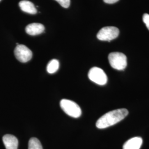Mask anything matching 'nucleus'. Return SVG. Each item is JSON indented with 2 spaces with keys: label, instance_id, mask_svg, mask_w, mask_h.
I'll use <instances>...</instances> for the list:
<instances>
[{
  "label": "nucleus",
  "instance_id": "nucleus-1",
  "mask_svg": "<svg viewBox=\"0 0 149 149\" xmlns=\"http://www.w3.org/2000/svg\"><path fill=\"white\" fill-rule=\"evenodd\" d=\"M128 111L125 108L118 109L107 113L97 121L96 127L98 129L109 127L120 122L128 115Z\"/></svg>",
  "mask_w": 149,
  "mask_h": 149
},
{
  "label": "nucleus",
  "instance_id": "nucleus-2",
  "mask_svg": "<svg viewBox=\"0 0 149 149\" xmlns=\"http://www.w3.org/2000/svg\"><path fill=\"white\" fill-rule=\"evenodd\" d=\"M60 107L66 114L71 117H80L82 113L80 106L74 102L69 100H62L60 103Z\"/></svg>",
  "mask_w": 149,
  "mask_h": 149
},
{
  "label": "nucleus",
  "instance_id": "nucleus-3",
  "mask_svg": "<svg viewBox=\"0 0 149 149\" xmlns=\"http://www.w3.org/2000/svg\"><path fill=\"white\" fill-rule=\"evenodd\" d=\"M109 64L112 68L117 70H123L127 66V56L122 53L113 52L108 55Z\"/></svg>",
  "mask_w": 149,
  "mask_h": 149
},
{
  "label": "nucleus",
  "instance_id": "nucleus-4",
  "mask_svg": "<svg viewBox=\"0 0 149 149\" xmlns=\"http://www.w3.org/2000/svg\"><path fill=\"white\" fill-rule=\"evenodd\" d=\"M119 34V30L117 27L109 26L102 28L97 33V37L102 41L110 42L117 38Z\"/></svg>",
  "mask_w": 149,
  "mask_h": 149
},
{
  "label": "nucleus",
  "instance_id": "nucleus-5",
  "mask_svg": "<svg viewBox=\"0 0 149 149\" xmlns=\"http://www.w3.org/2000/svg\"><path fill=\"white\" fill-rule=\"evenodd\" d=\"M88 76L91 81L99 85H104L107 82L108 78L106 73L102 69L97 67L91 68Z\"/></svg>",
  "mask_w": 149,
  "mask_h": 149
},
{
  "label": "nucleus",
  "instance_id": "nucleus-6",
  "mask_svg": "<svg viewBox=\"0 0 149 149\" xmlns=\"http://www.w3.org/2000/svg\"><path fill=\"white\" fill-rule=\"evenodd\" d=\"M16 59L21 63H27L32 59V51L24 45L18 44L17 45L15 51Z\"/></svg>",
  "mask_w": 149,
  "mask_h": 149
},
{
  "label": "nucleus",
  "instance_id": "nucleus-7",
  "mask_svg": "<svg viewBox=\"0 0 149 149\" xmlns=\"http://www.w3.org/2000/svg\"><path fill=\"white\" fill-rule=\"evenodd\" d=\"M3 142L6 149H17L18 146V139L14 135L6 134L3 136Z\"/></svg>",
  "mask_w": 149,
  "mask_h": 149
},
{
  "label": "nucleus",
  "instance_id": "nucleus-8",
  "mask_svg": "<svg viewBox=\"0 0 149 149\" xmlns=\"http://www.w3.org/2000/svg\"><path fill=\"white\" fill-rule=\"evenodd\" d=\"M45 28L40 23H34L28 25L26 28V32L31 36H36L44 32Z\"/></svg>",
  "mask_w": 149,
  "mask_h": 149
},
{
  "label": "nucleus",
  "instance_id": "nucleus-9",
  "mask_svg": "<svg viewBox=\"0 0 149 149\" xmlns=\"http://www.w3.org/2000/svg\"><path fill=\"white\" fill-rule=\"evenodd\" d=\"M143 144V139L140 137H134L129 139L123 146V149H140Z\"/></svg>",
  "mask_w": 149,
  "mask_h": 149
},
{
  "label": "nucleus",
  "instance_id": "nucleus-10",
  "mask_svg": "<svg viewBox=\"0 0 149 149\" xmlns=\"http://www.w3.org/2000/svg\"><path fill=\"white\" fill-rule=\"evenodd\" d=\"M19 6L22 11L34 15L37 13L36 7L31 1L23 0L19 3Z\"/></svg>",
  "mask_w": 149,
  "mask_h": 149
},
{
  "label": "nucleus",
  "instance_id": "nucleus-11",
  "mask_svg": "<svg viewBox=\"0 0 149 149\" xmlns=\"http://www.w3.org/2000/svg\"><path fill=\"white\" fill-rule=\"evenodd\" d=\"M59 68V61L56 59H53L48 63L47 70L48 73L54 74L58 70Z\"/></svg>",
  "mask_w": 149,
  "mask_h": 149
},
{
  "label": "nucleus",
  "instance_id": "nucleus-12",
  "mask_svg": "<svg viewBox=\"0 0 149 149\" xmlns=\"http://www.w3.org/2000/svg\"><path fill=\"white\" fill-rule=\"evenodd\" d=\"M28 149H43V147L37 138H32L28 143Z\"/></svg>",
  "mask_w": 149,
  "mask_h": 149
},
{
  "label": "nucleus",
  "instance_id": "nucleus-13",
  "mask_svg": "<svg viewBox=\"0 0 149 149\" xmlns=\"http://www.w3.org/2000/svg\"><path fill=\"white\" fill-rule=\"evenodd\" d=\"M64 8H68L70 5V0H55Z\"/></svg>",
  "mask_w": 149,
  "mask_h": 149
},
{
  "label": "nucleus",
  "instance_id": "nucleus-14",
  "mask_svg": "<svg viewBox=\"0 0 149 149\" xmlns=\"http://www.w3.org/2000/svg\"><path fill=\"white\" fill-rule=\"evenodd\" d=\"M143 20L147 28L149 30V15L148 13H145L143 17Z\"/></svg>",
  "mask_w": 149,
  "mask_h": 149
},
{
  "label": "nucleus",
  "instance_id": "nucleus-15",
  "mask_svg": "<svg viewBox=\"0 0 149 149\" xmlns=\"http://www.w3.org/2000/svg\"><path fill=\"white\" fill-rule=\"evenodd\" d=\"M119 0H103V1L106 3H108V4H113L114 3L117 2Z\"/></svg>",
  "mask_w": 149,
  "mask_h": 149
},
{
  "label": "nucleus",
  "instance_id": "nucleus-16",
  "mask_svg": "<svg viewBox=\"0 0 149 149\" xmlns=\"http://www.w3.org/2000/svg\"><path fill=\"white\" fill-rule=\"evenodd\" d=\"M1 1V0H0V1Z\"/></svg>",
  "mask_w": 149,
  "mask_h": 149
}]
</instances>
